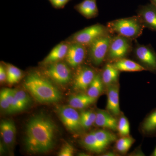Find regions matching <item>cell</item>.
<instances>
[{"label":"cell","mask_w":156,"mask_h":156,"mask_svg":"<svg viewBox=\"0 0 156 156\" xmlns=\"http://www.w3.org/2000/svg\"><path fill=\"white\" fill-rule=\"evenodd\" d=\"M111 33L134 40L142 34L144 27L137 15L110 21L107 25Z\"/></svg>","instance_id":"cell-3"},{"label":"cell","mask_w":156,"mask_h":156,"mask_svg":"<svg viewBox=\"0 0 156 156\" xmlns=\"http://www.w3.org/2000/svg\"><path fill=\"white\" fill-rule=\"evenodd\" d=\"M7 74L6 68L3 64L0 65V82L1 83H4L7 82Z\"/></svg>","instance_id":"cell-32"},{"label":"cell","mask_w":156,"mask_h":156,"mask_svg":"<svg viewBox=\"0 0 156 156\" xmlns=\"http://www.w3.org/2000/svg\"><path fill=\"white\" fill-rule=\"evenodd\" d=\"M87 55V47L79 43L71 42L66 56V61L71 67L78 68L83 62Z\"/></svg>","instance_id":"cell-11"},{"label":"cell","mask_w":156,"mask_h":156,"mask_svg":"<svg viewBox=\"0 0 156 156\" xmlns=\"http://www.w3.org/2000/svg\"><path fill=\"white\" fill-rule=\"evenodd\" d=\"M151 4L156 7V0H151Z\"/></svg>","instance_id":"cell-35"},{"label":"cell","mask_w":156,"mask_h":156,"mask_svg":"<svg viewBox=\"0 0 156 156\" xmlns=\"http://www.w3.org/2000/svg\"><path fill=\"white\" fill-rule=\"evenodd\" d=\"M119 134L122 136H128L130 134V124L128 119L122 116L118 121L117 130Z\"/></svg>","instance_id":"cell-29"},{"label":"cell","mask_w":156,"mask_h":156,"mask_svg":"<svg viewBox=\"0 0 156 156\" xmlns=\"http://www.w3.org/2000/svg\"><path fill=\"white\" fill-rule=\"evenodd\" d=\"M70 44L62 42L55 46L42 62V64L48 65L61 61L66 58Z\"/></svg>","instance_id":"cell-15"},{"label":"cell","mask_w":156,"mask_h":156,"mask_svg":"<svg viewBox=\"0 0 156 156\" xmlns=\"http://www.w3.org/2000/svg\"><path fill=\"white\" fill-rule=\"evenodd\" d=\"M82 144L88 150L97 153L101 152L107 147L98 140L93 132L84 136L82 140Z\"/></svg>","instance_id":"cell-22"},{"label":"cell","mask_w":156,"mask_h":156,"mask_svg":"<svg viewBox=\"0 0 156 156\" xmlns=\"http://www.w3.org/2000/svg\"><path fill=\"white\" fill-rule=\"evenodd\" d=\"M91 67L80 66L77 68L73 80V89L77 91L87 90L96 75Z\"/></svg>","instance_id":"cell-10"},{"label":"cell","mask_w":156,"mask_h":156,"mask_svg":"<svg viewBox=\"0 0 156 156\" xmlns=\"http://www.w3.org/2000/svg\"><path fill=\"white\" fill-rule=\"evenodd\" d=\"M44 74L55 83L60 85L68 83L72 78L71 71L68 66L60 61L48 65Z\"/></svg>","instance_id":"cell-9"},{"label":"cell","mask_w":156,"mask_h":156,"mask_svg":"<svg viewBox=\"0 0 156 156\" xmlns=\"http://www.w3.org/2000/svg\"><path fill=\"white\" fill-rule=\"evenodd\" d=\"M113 34H107L95 40L88 47V55L94 65L98 66L106 60L110 44Z\"/></svg>","instance_id":"cell-4"},{"label":"cell","mask_w":156,"mask_h":156,"mask_svg":"<svg viewBox=\"0 0 156 156\" xmlns=\"http://www.w3.org/2000/svg\"><path fill=\"white\" fill-rule=\"evenodd\" d=\"M107 111L114 116L119 115L121 113L119 105V86L118 83L108 87Z\"/></svg>","instance_id":"cell-14"},{"label":"cell","mask_w":156,"mask_h":156,"mask_svg":"<svg viewBox=\"0 0 156 156\" xmlns=\"http://www.w3.org/2000/svg\"><path fill=\"white\" fill-rule=\"evenodd\" d=\"M134 142V140L128 136H123L117 141L116 148L122 154H125L130 149Z\"/></svg>","instance_id":"cell-28"},{"label":"cell","mask_w":156,"mask_h":156,"mask_svg":"<svg viewBox=\"0 0 156 156\" xmlns=\"http://www.w3.org/2000/svg\"><path fill=\"white\" fill-rule=\"evenodd\" d=\"M7 70V82L9 84H14L18 83L22 77V73L18 68L8 64L6 66Z\"/></svg>","instance_id":"cell-24"},{"label":"cell","mask_w":156,"mask_h":156,"mask_svg":"<svg viewBox=\"0 0 156 156\" xmlns=\"http://www.w3.org/2000/svg\"><path fill=\"white\" fill-rule=\"evenodd\" d=\"M96 113L92 111L82 112L80 115V121L81 127L84 129L90 128L95 123Z\"/></svg>","instance_id":"cell-27"},{"label":"cell","mask_w":156,"mask_h":156,"mask_svg":"<svg viewBox=\"0 0 156 156\" xmlns=\"http://www.w3.org/2000/svg\"><path fill=\"white\" fill-rule=\"evenodd\" d=\"M97 98L89 96L88 94H80L73 95L69 100V106L75 109H83L92 104Z\"/></svg>","instance_id":"cell-21"},{"label":"cell","mask_w":156,"mask_h":156,"mask_svg":"<svg viewBox=\"0 0 156 156\" xmlns=\"http://www.w3.org/2000/svg\"><path fill=\"white\" fill-rule=\"evenodd\" d=\"M23 86L39 103H55L62 98L59 90L52 83L37 73H30L24 80Z\"/></svg>","instance_id":"cell-2"},{"label":"cell","mask_w":156,"mask_h":156,"mask_svg":"<svg viewBox=\"0 0 156 156\" xmlns=\"http://www.w3.org/2000/svg\"><path fill=\"white\" fill-rule=\"evenodd\" d=\"M111 63L120 72H135L146 70L139 63L126 58H121Z\"/></svg>","instance_id":"cell-18"},{"label":"cell","mask_w":156,"mask_h":156,"mask_svg":"<svg viewBox=\"0 0 156 156\" xmlns=\"http://www.w3.org/2000/svg\"><path fill=\"white\" fill-rule=\"evenodd\" d=\"M73 147L69 143L65 144L58 152V156H72L74 154Z\"/></svg>","instance_id":"cell-30"},{"label":"cell","mask_w":156,"mask_h":156,"mask_svg":"<svg viewBox=\"0 0 156 156\" xmlns=\"http://www.w3.org/2000/svg\"><path fill=\"white\" fill-rule=\"evenodd\" d=\"M0 134L4 144L8 148L14 146L16 139V128L11 119H3L0 124Z\"/></svg>","instance_id":"cell-13"},{"label":"cell","mask_w":156,"mask_h":156,"mask_svg":"<svg viewBox=\"0 0 156 156\" xmlns=\"http://www.w3.org/2000/svg\"><path fill=\"white\" fill-rule=\"evenodd\" d=\"M31 102L29 95L24 90L14 89V101L10 113L22 111L27 108Z\"/></svg>","instance_id":"cell-17"},{"label":"cell","mask_w":156,"mask_h":156,"mask_svg":"<svg viewBox=\"0 0 156 156\" xmlns=\"http://www.w3.org/2000/svg\"><path fill=\"white\" fill-rule=\"evenodd\" d=\"M132 41L122 36H113L109 48L107 60L112 62L126 58L133 50Z\"/></svg>","instance_id":"cell-5"},{"label":"cell","mask_w":156,"mask_h":156,"mask_svg":"<svg viewBox=\"0 0 156 156\" xmlns=\"http://www.w3.org/2000/svg\"><path fill=\"white\" fill-rule=\"evenodd\" d=\"M118 122L108 111L98 110L96 113L95 124L98 127L112 130H117Z\"/></svg>","instance_id":"cell-16"},{"label":"cell","mask_w":156,"mask_h":156,"mask_svg":"<svg viewBox=\"0 0 156 156\" xmlns=\"http://www.w3.org/2000/svg\"><path fill=\"white\" fill-rule=\"evenodd\" d=\"M132 51L139 64L146 70L156 72V53L151 46L136 43Z\"/></svg>","instance_id":"cell-7"},{"label":"cell","mask_w":156,"mask_h":156,"mask_svg":"<svg viewBox=\"0 0 156 156\" xmlns=\"http://www.w3.org/2000/svg\"><path fill=\"white\" fill-rule=\"evenodd\" d=\"M137 15L145 28L156 32V7L152 4L141 6Z\"/></svg>","instance_id":"cell-12"},{"label":"cell","mask_w":156,"mask_h":156,"mask_svg":"<svg viewBox=\"0 0 156 156\" xmlns=\"http://www.w3.org/2000/svg\"><path fill=\"white\" fill-rule=\"evenodd\" d=\"M152 155L153 156H156V147L155 149L154 150V152L153 153Z\"/></svg>","instance_id":"cell-36"},{"label":"cell","mask_w":156,"mask_h":156,"mask_svg":"<svg viewBox=\"0 0 156 156\" xmlns=\"http://www.w3.org/2000/svg\"><path fill=\"white\" fill-rule=\"evenodd\" d=\"M119 71L114 67L111 62H108L104 67L101 73V78L106 87L118 83Z\"/></svg>","instance_id":"cell-20"},{"label":"cell","mask_w":156,"mask_h":156,"mask_svg":"<svg viewBox=\"0 0 156 156\" xmlns=\"http://www.w3.org/2000/svg\"><path fill=\"white\" fill-rule=\"evenodd\" d=\"M76 9L80 14L88 19L94 18L98 15L96 0H84L76 6Z\"/></svg>","instance_id":"cell-19"},{"label":"cell","mask_w":156,"mask_h":156,"mask_svg":"<svg viewBox=\"0 0 156 156\" xmlns=\"http://www.w3.org/2000/svg\"><path fill=\"white\" fill-rule=\"evenodd\" d=\"M54 7L57 8H61L69 2V0H50Z\"/></svg>","instance_id":"cell-33"},{"label":"cell","mask_w":156,"mask_h":156,"mask_svg":"<svg viewBox=\"0 0 156 156\" xmlns=\"http://www.w3.org/2000/svg\"><path fill=\"white\" fill-rule=\"evenodd\" d=\"M142 130L145 134H151L156 131V109L144 121Z\"/></svg>","instance_id":"cell-25"},{"label":"cell","mask_w":156,"mask_h":156,"mask_svg":"<svg viewBox=\"0 0 156 156\" xmlns=\"http://www.w3.org/2000/svg\"><path fill=\"white\" fill-rule=\"evenodd\" d=\"M110 33L107 26L97 23L79 31L72 37L71 42L88 47L100 37Z\"/></svg>","instance_id":"cell-6"},{"label":"cell","mask_w":156,"mask_h":156,"mask_svg":"<svg viewBox=\"0 0 156 156\" xmlns=\"http://www.w3.org/2000/svg\"><path fill=\"white\" fill-rule=\"evenodd\" d=\"M0 106L3 111L9 113L10 107L4 92L1 90L0 92Z\"/></svg>","instance_id":"cell-31"},{"label":"cell","mask_w":156,"mask_h":156,"mask_svg":"<svg viewBox=\"0 0 156 156\" xmlns=\"http://www.w3.org/2000/svg\"><path fill=\"white\" fill-rule=\"evenodd\" d=\"M104 86L101 73H98L87 89V94L91 97L97 98L102 93Z\"/></svg>","instance_id":"cell-23"},{"label":"cell","mask_w":156,"mask_h":156,"mask_svg":"<svg viewBox=\"0 0 156 156\" xmlns=\"http://www.w3.org/2000/svg\"><path fill=\"white\" fill-rule=\"evenodd\" d=\"M105 154V155H104V156H115V155H114V154L112 152L108 153Z\"/></svg>","instance_id":"cell-34"},{"label":"cell","mask_w":156,"mask_h":156,"mask_svg":"<svg viewBox=\"0 0 156 156\" xmlns=\"http://www.w3.org/2000/svg\"><path fill=\"white\" fill-rule=\"evenodd\" d=\"M56 128L49 117L37 115L31 118L26 126L24 142L26 149L30 154L48 152L54 147Z\"/></svg>","instance_id":"cell-1"},{"label":"cell","mask_w":156,"mask_h":156,"mask_svg":"<svg viewBox=\"0 0 156 156\" xmlns=\"http://www.w3.org/2000/svg\"><path fill=\"white\" fill-rule=\"evenodd\" d=\"M98 140L105 146L116 140V136L112 132L105 130H100L93 131Z\"/></svg>","instance_id":"cell-26"},{"label":"cell","mask_w":156,"mask_h":156,"mask_svg":"<svg viewBox=\"0 0 156 156\" xmlns=\"http://www.w3.org/2000/svg\"><path fill=\"white\" fill-rule=\"evenodd\" d=\"M57 114L68 130L77 133L80 131V115L76 109L70 106H58L56 108Z\"/></svg>","instance_id":"cell-8"}]
</instances>
